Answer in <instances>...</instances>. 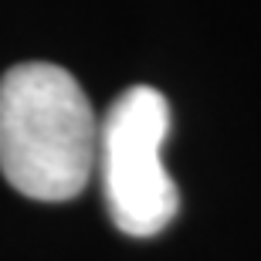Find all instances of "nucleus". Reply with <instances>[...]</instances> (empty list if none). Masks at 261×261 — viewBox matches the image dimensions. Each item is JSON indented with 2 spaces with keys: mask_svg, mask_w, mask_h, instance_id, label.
Returning <instances> with one entry per match:
<instances>
[{
  "mask_svg": "<svg viewBox=\"0 0 261 261\" xmlns=\"http://www.w3.org/2000/svg\"><path fill=\"white\" fill-rule=\"evenodd\" d=\"M98 122L75 75L24 61L0 78V173L17 194L58 203L95 170Z\"/></svg>",
  "mask_w": 261,
  "mask_h": 261,
  "instance_id": "nucleus-1",
  "label": "nucleus"
},
{
  "mask_svg": "<svg viewBox=\"0 0 261 261\" xmlns=\"http://www.w3.org/2000/svg\"><path fill=\"white\" fill-rule=\"evenodd\" d=\"M170 106L149 85H133L98 122V153L109 217L129 238H153L176 217L180 194L163 166Z\"/></svg>",
  "mask_w": 261,
  "mask_h": 261,
  "instance_id": "nucleus-2",
  "label": "nucleus"
}]
</instances>
